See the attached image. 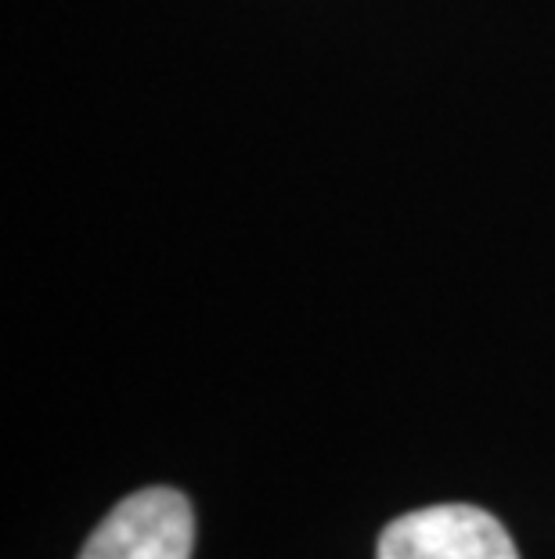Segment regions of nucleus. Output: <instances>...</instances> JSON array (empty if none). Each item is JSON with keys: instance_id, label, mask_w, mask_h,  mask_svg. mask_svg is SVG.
I'll return each instance as SVG.
<instances>
[{"instance_id": "nucleus-1", "label": "nucleus", "mask_w": 555, "mask_h": 559, "mask_svg": "<svg viewBox=\"0 0 555 559\" xmlns=\"http://www.w3.org/2000/svg\"><path fill=\"white\" fill-rule=\"evenodd\" d=\"M195 516L173 487L126 495L87 538L80 559H192Z\"/></svg>"}, {"instance_id": "nucleus-2", "label": "nucleus", "mask_w": 555, "mask_h": 559, "mask_svg": "<svg viewBox=\"0 0 555 559\" xmlns=\"http://www.w3.org/2000/svg\"><path fill=\"white\" fill-rule=\"evenodd\" d=\"M375 559H519L498 516L451 502L397 516L379 534Z\"/></svg>"}]
</instances>
